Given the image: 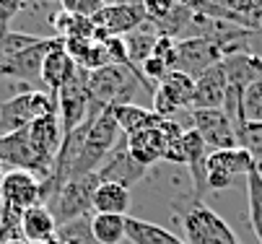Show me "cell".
I'll list each match as a JSON object with an SVG mask.
<instances>
[{
	"mask_svg": "<svg viewBox=\"0 0 262 244\" xmlns=\"http://www.w3.org/2000/svg\"><path fill=\"white\" fill-rule=\"evenodd\" d=\"M26 6V0H0V37H3L8 29V24L13 21V16Z\"/></svg>",
	"mask_w": 262,
	"mask_h": 244,
	"instance_id": "obj_32",
	"label": "cell"
},
{
	"mask_svg": "<svg viewBox=\"0 0 262 244\" xmlns=\"http://www.w3.org/2000/svg\"><path fill=\"white\" fill-rule=\"evenodd\" d=\"M0 164H6L11 169H26V171L39 174V164H36V156L29 143V127L0 135Z\"/></svg>",
	"mask_w": 262,
	"mask_h": 244,
	"instance_id": "obj_15",
	"label": "cell"
},
{
	"mask_svg": "<svg viewBox=\"0 0 262 244\" xmlns=\"http://www.w3.org/2000/svg\"><path fill=\"white\" fill-rule=\"evenodd\" d=\"M96 187H99L96 171L68 180L57 190V195L47 203V208L52 211L57 226L70 224L76 218H83V216H94V192H96Z\"/></svg>",
	"mask_w": 262,
	"mask_h": 244,
	"instance_id": "obj_4",
	"label": "cell"
},
{
	"mask_svg": "<svg viewBox=\"0 0 262 244\" xmlns=\"http://www.w3.org/2000/svg\"><path fill=\"white\" fill-rule=\"evenodd\" d=\"M127 216H109V213H94L91 216V234L99 244H122Z\"/></svg>",
	"mask_w": 262,
	"mask_h": 244,
	"instance_id": "obj_26",
	"label": "cell"
},
{
	"mask_svg": "<svg viewBox=\"0 0 262 244\" xmlns=\"http://www.w3.org/2000/svg\"><path fill=\"white\" fill-rule=\"evenodd\" d=\"M229 57L226 47L213 42V39H203V37H192V39H179L177 42V71L187 73V76H203L205 71H210L213 65L223 62Z\"/></svg>",
	"mask_w": 262,
	"mask_h": 244,
	"instance_id": "obj_9",
	"label": "cell"
},
{
	"mask_svg": "<svg viewBox=\"0 0 262 244\" xmlns=\"http://www.w3.org/2000/svg\"><path fill=\"white\" fill-rule=\"evenodd\" d=\"M42 203V182L34 171L11 169L0 182V208L11 213H24L29 208Z\"/></svg>",
	"mask_w": 262,
	"mask_h": 244,
	"instance_id": "obj_8",
	"label": "cell"
},
{
	"mask_svg": "<svg viewBox=\"0 0 262 244\" xmlns=\"http://www.w3.org/2000/svg\"><path fill=\"white\" fill-rule=\"evenodd\" d=\"M130 190L115 182H99L94 192V213H109V216H127L130 211Z\"/></svg>",
	"mask_w": 262,
	"mask_h": 244,
	"instance_id": "obj_20",
	"label": "cell"
},
{
	"mask_svg": "<svg viewBox=\"0 0 262 244\" xmlns=\"http://www.w3.org/2000/svg\"><path fill=\"white\" fill-rule=\"evenodd\" d=\"M252 3H254V8H259V11H262V0H252Z\"/></svg>",
	"mask_w": 262,
	"mask_h": 244,
	"instance_id": "obj_35",
	"label": "cell"
},
{
	"mask_svg": "<svg viewBox=\"0 0 262 244\" xmlns=\"http://www.w3.org/2000/svg\"><path fill=\"white\" fill-rule=\"evenodd\" d=\"M21 236L26 244H45L57 236V221L47 205H34L21 213Z\"/></svg>",
	"mask_w": 262,
	"mask_h": 244,
	"instance_id": "obj_17",
	"label": "cell"
},
{
	"mask_svg": "<svg viewBox=\"0 0 262 244\" xmlns=\"http://www.w3.org/2000/svg\"><path fill=\"white\" fill-rule=\"evenodd\" d=\"M254 169L252 156L244 148H226V151H210L208 153V171H218L226 174V177H239V174H247Z\"/></svg>",
	"mask_w": 262,
	"mask_h": 244,
	"instance_id": "obj_22",
	"label": "cell"
},
{
	"mask_svg": "<svg viewBox=\"0 0 262 244\" xmlns=\"http://www.w3.org/2000/svg\"><path fill=\"white\" fill-rule=\"evenodd\" d=\"M190 117H192V127L198 130V135L210 151L239 148L236 130L223 109H190Z\"/></svg>",
	"mask_w": 262,
	"mask_h": 244,
	"instance_id": "obj_11",
	"label": "cell"
},
{
	"mask_svg": "<svg viewBox=\"0 0 262 244\" xmlns=\"http://www.w3.org/2000/svg\"><path fill=\"white\" fill-rule=\"evenodd\" d=\"M47 112H57V96L42 88H29L0 101V135L26 130L34 120H39Z\"/></svg>",
	"mask_w": 262,
	"mask_h": 244,
	"instance_id": "obj_3",
	"label": "cell"
},
{
	"mask_svg": "<svg viewBox=\"0 0 262 244\" xmlns=\"http://www.w3.org/2000/svg\"><path fill=\"white\" fill-rule=\"evenodd\" d=\"M159 91L174 104L177 109H192V101H195V78L187 76L182 71H169L161 83H159Z\"/></svg>",
	"mask_w": 262,
	"mask_h": 244,
	"instance_id": "obj_23",
	"label": "cell"
},
{
	"mask_svg": "<svg viewBox=\"0 0 262 244\" xmlns=\"http://www.w3.org/2000/svg\"><path fill=\"white\" fill-rule=\"evenodd\" d=\"M94 112H101V107L91 101V91H89V73L78 71L76 78L70 83H65L57 91V117L62 125V132L76 130L78 125H83Z\"/></svg>",
	"mask_w": 262,
	"mask_h": 244,
	"instance_id": "obj_6",
	"label": "cell"
},
{
	"mask_svg": "<svg viewBox=\"0 0 262 244\" xmlns=\"http://www.w3.org/2000/svg\"><path fill=\"white\" fill-rule=\"evenodd\" d=\"M62 45H65V42H62ZM62 45L52 47V50L45 55L42 71H39V83H42L45 91L52 94V96H57V91H60L65 83H70L73 78H76V73H78V65L73 62V57L65 52Z\"/></svg>",
	"mask_w": 262,
	"mask_h": 244,
	"instance_id": "obj_13",
	"label": "cell"
},
{
	"mask_svg": "<svg viewBox=\"0 0 262 244\" xmlns=\"http://www.w3.org/2000/svg\"><path fill=\"white\" fill-rule=\"evenodd\" d=\"M112 115H115V120L120 125V132L125 138H130L140 130H148V127H159L164 122V117H159L154 109L138 107V104H120V107H112Z\"/></svg>",
	"mask_w": 262,
	"mask_h": 244,
	"instance_id": "obj_18",
	"label": "cell"
},
{
	"mask_svg": "<svg viewBox=\"0 0 262 244\" xmlns=\"http://www.w3.org/2000/svg\"><path fill=\"white\" fill-rule=\"evenodd\" d=\"M62 138H65V132H62V125H60L57 112H47V115H42L39 120H34L29 125V143H31V151L36 156V164H39L42 180L50 177Z\"/></svg>",
	"mask_w": 262,
	"mask_h": 244,
	"instance_id": "obj_7",
	"label": "cell"
},
{
	"mask_svg": "<svg viewBox=\"0 0 262 244\" xmlns=\"http://www.w3.org/2000/svg\"><path fill=\"white\" fill-rule=\"evenodd\" d=\"M42 37H34V34H24V31H6L0 37V62L11 60L13 55L29 50L31 45H36Z\"/></svg>",
	"mask_w": 262,
	"mask_h": 244,
	"instance_id": "obj_29",
	"label": "cell"
},
{
	"mask_svg": "<svg viewBox=\"0 0 262 244\" xmlns=\"http://www.w3.org/2000/svg\"><path fill=\"white\" fill-rule=\"evenodd\" d=\"M125 236L133 244H187L174 231H169L159 224H151V221H143V218H133V216H127Z\"/></svg>",
	"mask_w": 262,
	"mask_h": 244,
	"instance_id": "obj_21",
	"label": "cell"
},
{
	"mask_svg": "<svg viewBox=\"0 0 262 244\" xmlns=\"http://www.w3.org/2000/svg\"><path fill=\"white\" fill-rule=\"evenodd\" d=\"M57 3H60V11H65V13L91 18L106 6V0H57Z\"/></svg>",
	"mask_w": 262,
	"mask_h": 244,
	"instance_id": "obj_30",
	"label": "cell"
},
{
	"mask_svg": "<svg viewBox=\"0 0 262 244\" xmlns=\"http://www.w3.org/2000/svg\"><path fill=\"white\" fill-rule=\"evenodd\" d=\"M45 244H62V241H60L57 236H52V239H50V241H45Z\"/></svg>",
	"mask_w": 262,
	"mask_h": 244,
	"instance_id": "obj_34",
	"label": "cell"
},
{
	"mask_svg": "<svg viewBox=\"0 0 262 244\" xmlns=\"http://www.w3.org/2000/svg\"><path fill=\"white\" fill-rule=\"evenodd\" d=\"M8 244H26L24 239H16V241H8Z\"/></svg>",
	"mask_w": 262,
	"mask_h": 244,
	"instance_id": "obj_36",
	"label": "cell"
},
{
	"mask_svg": "<svg viewBox=\"0 0 262 244\" xmlns=\"http://www.w3.org/2000/svg\"><path fill=\"white\" fill-rule=\"evenodd\" d=\"M138 86H148L151 94L156 91V86L148 83L135 65H104L99 71L89 73L91 101L101 109H112V107H120V104H133Z\"/></svg>",
	"mask_w": 262,
	"mask_h": 244,
	"instance_id": "obj_1",
	"label": "cell"
},
{
	"mask_svg": "<svg viewBox=\"0 0 262 244\" xmlns=\"http://www.w3.org/2000/svg\"><path fill=\"white\" fill-rule=\"evenodd\" d=\"M145 21L143 6H127V3H106L96 16H91L94 24V39L106 37H127L130 31L140 29Z\"/></svg>",
	"mask_w": 262,
	"mask_h": 244,
	"instance_id": "obj_10",
	"label": "cell"
},
{
	"mask_svg": "<svg viewBox=\"0 0 262 244\" xmlns=\"http://www.w3.org/2000/svg\"><path fill=\"white\" fill-rule=\"evenodd\" d=\"M122 39H125V47H127V60H130V65H135V68H140L148 57L154 55V47H156V34L151 31L148 21H143V26H140V29L130 31L127 37H122Z\"/></svg>",
	"mask_w": 262,
	"mask_h": 244,
	"instance_id": "obj_25",
	"label": "cell"
},
{
	"mask_svg": "<svg viewBox=\"0 0 262 244\" xmlns=\"http://www.w3.org/2000/svg\"><path fill=\"white\" fill-rule=\"evenodd\" d=\"M242 117L244 122H257L262 125V76L254 78L242 96Z\"/></svg>",
	"mask_w": 262,
	"mask_h": 244,
	"instance_id": "obj_28",
	"label": "cell"
},
{
	"mask_svg": "<svg viewBox=\"0 0 262 244\" xmlns=\"http://www.w3.org/2000/svg\"><path fill=\"white\" fill-rule=\"evenodd\" d=\"M120 138H122V132H120V125H117L115 115H112V109L99 112L96 120L91 122L89 132H86V141H83L78 164H76V169H73V177H81V174L96 171L99 164L109 156V151L120 143Z\"/></svg>",
	"mask_w": 262,
	"mask_h": 244,
	"instance_id": "obj_5",
	"label": "cell"
},
{
	"mask_svg": "<svg viewBox=\"0 0 262 244\" xmlns=\"http://www.w3.org/2000/svg\"><path fill=\"white\" fill-rule=\"evenodd\" d=\"M177 6H179V0H143V11H145V18L148 21L166 18Z\"/></svg>",
	"mask_w": 262,
	"mask_h": 244,
	"instance_id": "obj_31",
	"label": "cell"
},
{
	"mask_svg": "<svg viewBox=\"0 0 262 244\" xmlns=\"http://www.w3.org/2000/svg\"><path fill=\"white\" fill-rule=\"evenodd\" d=\"M182 229L187 244H239L234 229L210 205L190 200L182 208Z\"/></svg>",
	"mask_w": 262,
	"mask_h": 244,
	"instance_id": "obj_2",
	"label": "cell"
},
{
	"mask_svg": "<svg viewBox=\"0 0 262 244\" xmlns=\"http://www.w3.org/2000/svg\"><path fill=\"white\" fill-rule=\"evenodd\" d=\"M52 29H55V37L68 42V39H94V24L91 18H83V16H73V13H65V11H57L52 18Z\"/></svg>",
	"mask_w": 262,
	"mask_h": 244,
	"instance_id": "obj_24",
	"label": "cell"
},
{
	"mask_svg": "<svg viewBox=\"0 0 262 244\" xmlns=\"http://www.w3.org/2000/svg\"><path fill=\"white\" fill-rule=\"evenodd\" d=\"M231 182H234V180H231V177H226V174L208 171V190H215V192H221V190H226Z\"/></svg>",
	"mask_w": 262,
	"mask_h": 244,
	"instance_id": "obj_33",
	"label": "cell"
},
{
	"mask_svg": "<svg viewBox=\"0 0 262 244\" xmlns=\"http://www.w3.org/2000/svg\"><path fill=\"white\" fill-rule=\"evenodd\" d=\"M247 205H249L252 231L262 244V174L257 169H252L247 174Z\"/></svg>",
	"mask_w": 262,
	"mask_h": 244,
	"instance_id": "obj_27",
	"label": "cell"
},
{
	"mask_svg": "<svg viewBox=\"0 0 262 244\" xmlns=\"http://www.w3.org/2000/svg\"><path fill=\"white\" fill-rule=\"evenodd\" d=\"M96 177H99V182H115V185H122L127 190L145 177V169L127 151V138L125 135L120 138V143L109 151V156L99 164Z\"/></svg>",
	"mask_w": 262,
	"mask_h": 244,
	"instance_id": "obj_12",
	"label": "cell"
},
{
	"mask_svg": "<svg viewBox=\"0 0 262 244\" xmlns=\"http://www.w3.org/2000/svg\"><path fill=\"white\" fill-rule=\"evenodd\" d=\"M226 71H223V62L213 65L210 71H205L203 76L195 78V101L192 109H221L223 99H226Z\"/></svg>",
	"mask_w": 262,
	"mask_h": 244,
	"instance_id": "obj_14",
	"label": "cell"
},
{
	"mask_svg": "<svg viewBox=\"0 0 262 244\" xmlns=\"http://www.w3.org/2000/svg\"><path fill=\"white\" fill-rule=\"evenodd\" d=\"M127 151H130V156H133L143 169L154 166L156 161H164L166 138H164V132H161V125L130 135V138H127Z\"/></svg>",
	"mask_w": 262,
	"mask_h": 244,
	"instance_id": "obj_16",
	"label": "cell"
},
{
	"mask_svg": "<svg viewBox=\"0 0 262 244\" xmlns=\"http://www.w3.org/2000/svg\"><path fill=\"white\" fill-rule=\"evenodd\" d=\"M62 47L73 57V62L78 65V71L91 73V71H99V68L109 65L104 42H99V39H68Z\"/></svg>",
	"mask_w": 262,
	"mask_h": 244,
	"instance_id": "obj_19",
	"label": "cell"
}]
</instances>
